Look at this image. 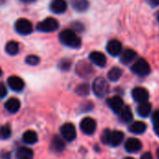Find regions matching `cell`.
<instances>
[{"mask_svg":"<svg viewBox=\"0 0 159 159\" xmlns=\"http://www.w3.org/2000/svg\"><path fill=\"white\" fill-rule=\"evenodd\" d=\"M59 37H60V41L67 47L76 49L81 46V39L74 30L65 29L60 33Z\"/></svg>","mask_w":159,"mask_h":159,"instance_id":"cell-1","label":"cell"},{"mask_svg":"<svg viewBox=\"0 0 159 159\" xmlns=\"http://www.w3.org/2000/svg\"><path fill=\"white\" fill-rule=\"evenodd\" d=\"M124 139V134L121 131L115 130L110 131L108 129L104 130L102 135V141L105 144H109L111 146H118Z\"/></svg>","mask_w":159,"mask_h":159,"instance_id":"cell-2","label":"cell"},{"mask_svg":"<svg viewBox=\"0 0 159 159\" xmlns=\"http://www.w3.org/2000/svg\"><path fill=\"white\" fill-rule=\"evenodd\" d=\"M92 89L98 97H104L109 93V84L104 78L98 77L93 82Z\"/></svg>","mask_w":159,"mask_h":159,"instance_id":"cell-3","label":"cell"},{"mask_svg":"<svg viewBox=\"0 0 159 159\" xmlns=\"http://www.w3.org/2000/svg\"><path fill=\"white\" fill-rule=\"evenodd\" d=\"M131 70H132V72L135 73L136 75L144 77V76H147V75L150 73L151 67H150L149 63H148L145 59L140 58V59H138V60L132 65Z\"/></svg>","mask_w":159,"mask_h":159,"instance_id":"cell-4","label":"cell"},{"mask_svg":"<svg viewBox=\"0 0 159 159\" xmlns=\"http://www.w3.org/2000/svg\"><path fill=\"white\" fill-rule=\"evenodd\" d=\"M59 28V22L52 17H48L45 19L44 21L40 22L36 25V29L40 32H45V33H50L54 32Z\"/></svg>","mask_w":159,"mask_h":159,"instance_id":"cell-5","label":"cell"},{"mask_svg":"<svg viewBox=\"0 0 159 159\" xmlns=\"http://www.w3.org/2000/svg\"><path fill=\"white\" fill-rule=\"evenodd\" d=\"M15 30L20 35H29L33 32V24L29 20L21 18L15 22Z\"/></svg>","mask_w":159,"mask_h":159,"instance_id":"cell-6","label":"cell"},{"mask_svg":"<svg viewBox=\"0 0 159 159\" xmlns=\"http://www.w3.org/2000/svg\"><path fill=\"white\" fill-rule=\"evenodd\" d=\"M61 137L67 141V142H72L76 138V129L75 127L71 124V123H67L64 124L61 127Z\"/></svg>","mask_w":159,"mask_h":159,"instance_id":"cell-7","label":"cell"},{"mask_svg":"<svg viewBox=\"0 0 159 159\" xmlns=\"http://www.w3.org/2000/svg\"><path fill=\"white\" fill-rule=\"evenodd\" d=\"M96 127H97V125H96L95 120L90 117L84 118L80 123V128H81L82 132L87 135L93 134L96 130Z\"/></svg>","mask_w":159,"mask_h":159,"instance_id":"cell-8","label":"cell"},{"mask_svg":"<svg viewBox=\"0 0 159 159\" xmlns=\"http://www.w3.org/2000/svg\"><path fill=\"white\" fill-rule=\"evenodd\" d=\"M132 97L135 101L142 103L148 101L149 98V93L148 91L143 87H136L132 90Z\"/></svg>","mask_w":159,"mask_h":159,"instance_id":"cell-9","label":"cell"},{"mask_svg":"<svg viewBox=\"0 0 159 159\" xmlns=\"http://www.w3.org/2000/svg\"><path fill=\"white\" fill-rule=\"evenodd\" d=\"M106 50H107L108 53H110L113 56L119 55L122 52V44L117 39H112L107 43Z\"/></svg>","mask_w":159,"mask_h":159,"instance_id":"cell-10","label":"cell"},{"mask_svg":"<svg viewBox=\"0 0 159 159\" xmlns=\"http://www.w3.org/2000/svg\"><path fill=\"white\" fill-rule=\"evenodd\" d=\"M89 60L100 67H103L106 66V56L101 52H92L89 54Z\"/></svg>","mask_w":159,"mask_h":159,"instance_id":"cell-11","label":"cell"},{"mask_svg":"<svg viewBox=\"0 0 159 159\" xmlns=\"http://www.w3.org/2000/svg\"><path fill=\"white\" fill-rule=\"evenodd\" d=\"M142 147H143V144L141 141L136 138H130L125 143V149L129 153H136L140 151Z\"/></svg>","mask_w":159,"mask_h":159,"instance_id":"cell-12","label":"cell"},{"mask_svg":"<svg viewBox=\"0 0 159 159\" xmlns=\"http://www.w3.org/2000/svg\"><path fill=\"white\" fill-rule=\"evenodd\" d=\"M107 104L110 107V109L116 113H118L121 111V109L124 107V102H123L122 98L117 96L108 98Z\"/></svg>","mask_w":159,"mask_h":159,"instance_id":"cell-13","label":"cell"},{"mask_svg":"<svg viewBox=\"0 0 159 159\" xmlns=\"http://www.w3.org/2000/svg\"><path fill=\"white\" fill-rule=\"evenodd\" d=\"M7 84L10 89L16 92H20L24 88L23 81L18 76H11L7 79Z\"/></svg>","mask_w":159,"mask_h":159,"instance_id":"cell-14","label":"cell"},{"mask_svg":"<svg viewBox=\"0 0 159 159\" xmlns=\"http://www.w3.org/2000/svg\"><path fill=\"white\" fill-rule=\"evenodd\" d=\"M50 9L56 14L63 13L67 9V2L65 0H53L50 4Z\"/></svg>","mask_w":159,"mask_h":159,"instance_id":"cell-15","label":"cell"},{"mask_svg":"<svg viewBox=\"0 0 159 159\" xmlns=\"http://www.w3.org/2000/svg\"><path fill=\"white\" fill-rule=\"evenodd\" d=\"M20 108V102L17 97H10L5 103V109L10 113H16Z\"/></svg>","mask_w":159,"mask_h":159,"instance_id":"cell-16","label":"cell"},{"mask_svg":"<svg viewBox=\"0 0 159 159\" xmlns=\"http://www.w3.org/2000/svg\"><path fill=\"white\" fill-rule=\"evenodd\" d=\"M138 53L132 49H126L121 54V62L123 64H129L137 58Z\"/></svg>","mask_w":159,"mask_h":159,"instance_id":"cell-17","label":"cell"},{"mask_svg":"<svg viewBox=\"0 0 159 159\" xmlns=\"http://www.w3.org/2000/svg\"><path fill=\"white\" fill-rule=\"evenodd\" d=\"M119 114V119L121 122L123 123H129L130 121H132L133 115H132V112L130 110L129 107L125 106L121 109V111L118 112Z\"/></svg>","mask_w":159,"mask_h":159,"instance_id":"cell-18","label":"cell"},{"mask_svg":"<svg viewBox=\"0 0 159 159\" xmlns=\"http://www.w3.org/2000/svg\"><path fill=\"white\" fill-rule=\"evenodd\" d=\"M16 158L17 159H33L34 158V153L30 148L27 147H20L18 149L16 153Z\"/></svg>","mask_w":159,"mask_h":159,"instance_id":"cell-19","label":"cell"},{"mask_svg":"<svg viewBox=\"0 0 159 159\" xmlns=\"http://www.w3.org/2000/svg\"><path fill=\"white\" fill-rule=\"evenodd\" d=\"M151 110H152V106L148 101L140 103V105L137 108V112H138L139 115L142 117H147L150 114Z\"/></svg>","mask_w":159,"mask_h":159,"instance_id":"cell-20","label":"cell"},{"mask_svg":"<svg viewBox=\"0 0 159 159\" xmlns=\"http://www.w3.org/2000/svg\"><path fill=\"white\" fill-rule=\"evenodd\" d=\"M38 140L37 134L33 130H28L22 135V141L26 144H34Z\"/></svg>","mask_w":159,"mask_h":159,"instance_id":"cell-21","label":"cell"},{"mask_svg":"<svg viewBox=\"0 0 159 159\" xmlns=\"http://www.w3.org/2000/svg\"><path fill=\"white\" fill-rule=\"evenodd\" d=\"M71 4H72L73 8L76 11H79V12L85 11L89 7L88 0H72Z\"/></svg>","mask_w":159,"mask_h":159,"instance_id":"cell-22","label":"cell"},{"mask_svg":"<svg viewBox=\"0 0 159 159\" xmlns=\"http://www.w3.org/2000/svg\"><path fill=\"white\" fill-rule=\"evenodd\" d=\"M146 125L143 122H134L129 127V131L134 134H143L146 130Z\"/></svg>","mask_w":159,"mask_h":159,"instance_id":"cell-23","label":"cell"},{"mask_svg":"<svg viewBox=\"0 0 159 159\" xmlns=\"http://www.w3.org/2000/svg\"><path fill=\"white\" fill-rule=\"evenodd\" d=\"M65 147V144L62 141L61 138H60L59 136H54L52 142H51V148L55 151V152H61Z\"/></svg>","mask_w":159,"mask_h":159,"instance_id":"cell-24","label":"cell"},{"mask_svg":"<svg viewBox=\"0 0 159 159\" xmlns=\"http://www.w3.org/2000/svg\"><path fill=\"white\" fill-rule=\"evenodd\" d=\"M5 50L7 52V53L10 54V55H15L19 52V43L16 42V41H8L7 44H6V47H5Z\"/></svg>","mask_w":159,"mask_h":159,"instance_id":"cell-25","label":"cell"},{"mask_svg":"<svg viewBox=\"0 0 159 159\" xmlns=\"http://www.w3.org/2000/svg\"><path fill=\"white\" fill-rule=\"evenodd\" d=\"M121 75H122V70H121V68H119V67H112V68L109 70L108 74H107L108 79H109L110 81H112V82H116V81H118V80L120 79Z\"/></svg>","mask_w":159,"mask_h":159,"instance_id":"cell-26","label":"cell"},{"mask_svg":"<svg viewBox=\"0 0 159 159\" xmlns=\"http://www.w3.org/2000/svg\"><path fill=\"white\" fill-rule=\"evenodd\" d=\"M89 85L88 83H81L76 86L75 88V93L79 96L85 97L89 94Z\"/></svg>","mask_w":159,"mask_h":159,"instance_id":"cell-27","label":"cell"},{"mask_svg":"<svg viewBox=\"0 0 159 159\" xmlns=\"http://www.w3.org/2000/svg\"><path fill=\"white\" fill-rule=\"evenodd\" d=\"M91 70H92V69H91V67L89 66V65L86 64V63H81V64H79V65L77 66V73H78L79 75H81V77H82V76L84 77L85 71H86V74L89 75V71H91Z\"/></svg>","mask_w":159,"mask_h":159,"instance_id":"cell-28","label":"cell"},{"mask_svg":"<svg viewBox=\"0 0 159 159\" xmlns=\"http://www.w3.org/2000/svg\"><path fill=\"white\" fill-rule=\"evenodd\" d=\"M11 136V129L9 126L0 127V140H7Z\"/></svg>","mask_w":159,"mask_h":159,"instance_id":"cell-29","label":"cell"},{"mask_svg":"<svg viewBox=\"0 0 159 159\" xmlns=\"http://www.w3.org/2000/svg\"><path fill=\"white\" fill-rule=\"evenodd\" d=\"M25 62L30 65V66H35L39 63V57L36 56V55H34V54H31V55H28L25 59Z\"/></svg>","mask_w":159,"mask_h":159,"instance_id":"cell-30","label":"cell"},{"mask_svg":"<svg viewBox=\"0 0 159 159\" xmlns=\"http://www.w3.org/2000/svg\"><path fill=\"white\" fill-rule=\"evenodd\" d=\"M70 67H71V62L69 60H62L59 64V68L61 70L67 71V70L70 69Z\"/></svg>","mask_w":159,"mask_h":159,"instance_id":"cell-31","label":"cell"},{"mask_svg":"<svg viewBox=\"0 0 159 159\" xmlns=\"http://www.w3.org/2000/svg\"><path fill=\"white\" fill-rule=\"evenodd\" d=\"M7 88H6L5 84L0 82V98L5 97L7 96Z\"/></svg>","mask_w":159,"mask_h":159,"instance_id":"cell-32","label":"cell"},{"mask_svg":"<svg viewBox=\"0 0 159 159\" xmlns=\"http://www.w3.org/2000/svg\"><path fill=\"white\" fill-rule=\"evenodd\" d=\"M152 120H153V122H154V125H157V124H159V110L156 111V112L153 113Z\"/></svg>","mask_w":159,"mask_h":159,"instance_id":"cell-33","label":"cell"},{"mask_svg":"<svg viewBox=\"0 0 159 159\" xmlns=\"http://www.w3.org/2000/svg\"><path fill=\"white\" fill-rule=\"evenodd\" d=\"M146 2L152 7H156L159 6V0H146Z\"/></svg>","mask_w":159,"mask_h":159,"instance_id":"cell-34","label":"cell"},{"mask_svg":"<svg viewBox=\"0 0 159 159\" xmlns=\"http://www.w3.org/2000/svg\"><path fill=\"white\" fill-rule=\"evenodd\" d=\"M141 159H154L153 158V156L150 152H146L144 153L142 157H141Z\"/></svg>","mask_w":159,"mask_h":159,"instance_id":"cell-35","label":"cell"},{"mask_svg":"<svg viewBox=\"0 0 159 159\" xmlns=\"http://www.w3.org/2000/svg\"><path fill=\"white\" fill-rule=\"evenodd\" d=\"M154 126H155V132L157 133V135L159 137V124L154 125Z\"/></svg>","mask_w":159,"mask_h":159,"instance_id":"cell-36","label":"cell"},{"mask_svg":"<svg viewBox=\"0 0 159 159\" xmlns=\"http://www.w3.org/2000/svg\"><path fill=\"white\" fill-rule=\"evenodd\" d=\"M21 2H23V3H26V4H29V3H33V2H34L35 0H20Z\"/></svg>","mask_w":159,"mask_h":159,"instance_id":"cell-37","label":"cell"},{"mask_svg":"<svg viewBox=\"0 0 159 159\" xmlns=\"http://www.w3.org/2000/svg\"><path fill=\"white\" fill-rule=\"evenodd\" d=\"M157 157H158L159 159V148L157 149Z\"/></svg>","mask_w":159,"mask_h":159,"instance_id":"cell-38","label":"cell"},{"mask_svg":"<svg viewBox=\"0 0 159 159\" xmlns=\"http://www.w3.org/2000/svg\"><path fill=\"white\" fill-rule=\"evenodd\" d=\"M2 73H3V72H2V69H1V67H0V77L2 76Z\"/></svg>","mask_w":159,"mask_h":159,"instance_id":"cell-39","label":"cell"},{"mask_svg":"<svg viewBox=\"0 0 159 159\" xmlns=\"http://www.w3.org/2000/svg\"><path fill=\"white\" fill-rule=\"evenodd\" d=\"M124 159H134V158H132V157H126V158H124Z\"/></svg>","mask_w":159,"mask_h":159,"instance_id":"cell-40","label":"cell"},{"mask_svg":"<svg viewBox=\"0 0 159 159\" xmlns=\"http://www.w3.org/2000/svg\"><path fill=\"white\" fill-rule=\"evenodd\" d=\"M158 21H159V13H158Z\"/></svg>","mask_w":159,"mask_h":159,"instance_id":"cell-41","label":"cell"}]
</instances>
